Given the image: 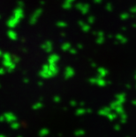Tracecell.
Listing matches in <instances>:
<instances>
[]
</instances>
